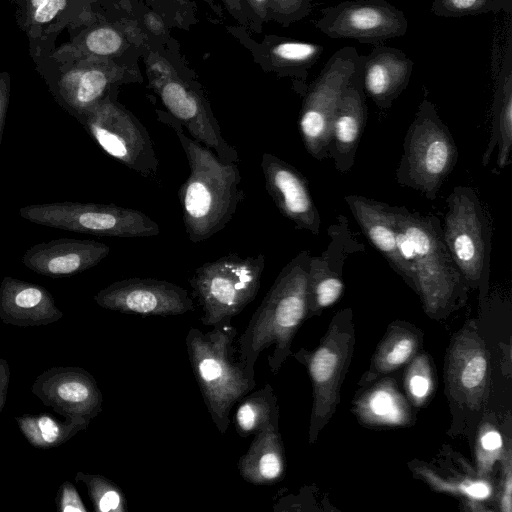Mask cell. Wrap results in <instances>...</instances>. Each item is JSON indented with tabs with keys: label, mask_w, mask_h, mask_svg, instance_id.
Instances as JSON below:
<instances>
[{
	"label": "cell",
	"mask_w": 512,
	"mask_h": 512,
	"mask_svg": "<svg viewBox=\"0 0 512 512\" xmlns=\"http://www.w3.org/2000/svg\"><path fill=\"white\" fill-rule=\"evenodd\" d=\"M419 474L431 487L437 491L448 492L458 496H463L469 501H483L492 495V486L486 479H464L447 480L436 475L430 469L421 466L416 468Z\"/></svg>",
	"instance_id": "cell-35"
},
{
	"label": "cell",
	"mask_w": 512,
	"mask_h": 512,
	"mask_svg": "<svg viewBox=\"0 0 512 512\" xmlns=\"http://www.w3.org/2000/svg\"><path fill=\"white\" fill-rule=\"evenodd\" d=\"M159 120L176 134L190 173L178 189L182 220L188 239L201 243L223 230L245 198L237 163H225L209 148L188 136L169 113Z\"/></svg>",
	"instance_id": "cell-1"
},
{
	"label": "cell",
	"mask_w": 512,
	"mask_h": 512,
	"mask_svg": "<svg viewBox=\"0 0 512 512\" xmlns=\"http://www.w3.org/2000/svg\"><path fill=\"white\" fill-rule=\"evenodd\" d=\"M457 158L454 139L435 105L428 99L422 100L404 139L397 182L434 200Z\"/></svg>",
	"instance_id": "cell-6"
},
{
	"label": "cell",
	"mask_w": 512,
	"mask_h": 512,
	"mask_svg": "<svg viewBox=\"0 0 512 512\" xmlns=\"http://www.w3.org/2000/svg\"><path fill=\"white\" fill-rule=\"evenodd\" d=\"M78 121L108 155L146 179L156 178L159 160L148 130L111 93Z\"/></svg>",
	"instance_id": "cell-10"
},
{
	"label": "cell",
	"mask_w": 512,
	"mask_h": 512,
	"mask_svg": "<svg viewBox=\"0 0 512 512\" xmlns=\"http://www.w3.org/2000/svg\"><path fill=\"white\" fill-rule=\"evenodd\" d=\"M76 482L85 484L93 508L97 512H126L127 500L121 488L112 480L100 474L78 471Z\"/></svg>",
	"instance_id": "cell-34"
},
{
	"label": "cell",
	"mask_w": 512,
	"mask_h": 512,
	"mask_svg": "<svg viewBox=\"0 0 512 512\" xmlns=\"http://www.w3.org/2000/svg\"><path fill=\"white\" fill-rule=\"evenodd\" d=\"M432 368L426 355L413 359L405 376V386L412 402L422 405L433 391Z\"/></svg>",
	"instance_id": "cell-37"
},
{
	"label": "cell",
	"mask_w": 512,
	"mask_h": 512,
	"mask_svg": "<svg viewBox=\"0 0 512 512\" xmlns=\"http://www.w3.org/2000/svg\"><path fill=\"white\" fill-rule=\"evenodd\" d=\"M260 167L265 189L280 213L297 229L318 236L321 219L306 178L294 166L269 152L262 154Z\"/></svg>",
	"instance_id": "cell-19"
},
{
	"label": "cell",
	"mask_w": 512,
	"mask_h": 512,
	"mask_svg": "<svg viewBox=\"0 0 512 512\" xmlns=\"http://www.w3.org/2000/svg\"><path fill=\"white\" fill-rule=\"evenodd\" d=\"M229 12L239 21H243V11L241 0H222Z\"/></svg>",
	"instance_id": "cell-45"
},
{
	"label": "cell",
	"mask_w": 512,
	"mask_h": 512,
	"mask_svg": "<svg viewBox=\"0 0 512 512\" xmlns=\"http://www.w3.org/2000/svg\"><path fill=\"white\" fill-rule=\"evenodd\" d=\"M511 489H512V476H511V451L507 450L503 462V479L501 484L500 494V507L503 512H511Z\"/></svg>",
	"instance_id": "cell-41"
},
{
	"label": "cell",
	"mask_w": 512,
	"mask_h": 512,
	"mask_svg": "<svg viewBox=\"0 0 512 512\" xmlns=\"http://www.w3.org/2000/svg\"><path fill=\"white\" fill-rule=\"evenodd\" d=\"M237 329L231 322L202 332L192 327L185 342L189 362L206 408L218 431L230 425V412L256 385L254 375L234 357Z\"/></svg>",
	"instance_id": "cell-4"
},
{
	"label": "cell",
	"mask_w": 512,
	"mask_h": 512,
	"mask_svg": "<svg viewBox=\"0 0 512 512\" xmlns=\"http://www.w3.org/2000/svg\"><path fill=\"white\" fill-rule=\"evenodd\" d=\"M264 267L263 253L232 252L196 268L188 282L202 308L201 322L211 327L231 322L256 298Z\"/></svg>",
	"instance_id": "cell-5"
},
{
	"label": "cell",
	"mask_w": 512,
	"mask_h": 512,
	"mask_svg": "<svg viewBox=\"0 0 512 512\" xmlns=\"http://www.w3.org/2000/svg\"><path fill=\"white\" fill-rule=\"evenodd\" d=\"M329 243L321 255L310 257L308 269V316L317 315L333 305L344 291L342 273L347 257L364 251L350 230L348 219L339 215L328 228Z\"/></svg>",
	"instance_id": "cell-17"
},
{
	"label": "cell",
	"mask_w": 512,
	"mask_h": 512,
	"mask_svg": "<svg viewBox=\"0 0 512 512\" xmlns=\"http://www.w3.org/2000/svg\"><path fill=\"white\" fill-rule=\"evenodd\" d=\"M391 210L407 285L430 317L447 316L464 305L469 287L448 251L440 220L403 206L391 205Z\"/></svg>",
	"instance_id": "cell-2"
},
{
	"label": "cell",
	"mask_w": 512,
	"mask_h": 512,
	"mask_svg": "<svg viewBox=\"0 0 512 512\" xmlns=\"http://www.w3.org/2000/svg\"><path fill=\"white\" fill-rule=\"evenodd\" d=\"M11 91V77L9 72H0V147L6 115L8 111L9 99Z\"/></svg>",
	"instance_id": "cell-42"
},
{
	"label": "cell",
	"mask_w": 512,
	"mask_h": 512,
	"mask_svg": "<svg viewBox=\"0 0 512 512\" xmlns=\"http://www.w3.org/2000/svg\"><path fill=\"white\" fill-rule=\"evenodd\" d=\"M70 33V40L56 47L54 51L72 56L103 59L117 54L123 45L122 36L111 26H96L80 33Z\"/></svg>",
	"instance_id": "cell-32"
},
{
	"label": "cell",
	"mask_w": 512,
	"mask_h": 512,
	"mask_svg": "<svg viewBox=\"0 0 512 512\" xmlns=\"http://www.w3.org/2000/svg\"><path fill=\"white\" fill-rule=\"evenodd\" d=\"M63 312L43 286L5 276L0 283V320L17 327L57 322Z\"/></svg>",
	"instance_id": "cell-24"
},
{
	"label": "cell",
	"mask_w": 512,
	"mask_h": 512,
	"mask_svg": "<svg viewBox=\"0 0 512 512\" xmlns=\"http://www.w3.org/2000/svg\"><path fill=\"white\" fill-rule=\"evenodd\" d=\"M163 105L190 134L225 163H239V154L222 135L219 122L200 92L172 77L154 85Z\"/></svg>",
	"instance_id": "cell-15"
},
{
	"label": "cell",
	"mask_w": 512,
	"mask_h": 512,
	"mask_svg": "<svg viewBox=\"0 0 512 512\" xmlns=\"http://www.w3.org/2000/svg\"><path fill=\"white\" fill-rule=\"evenodd\" d=\"M18 27L25 33L33 59L52 52L64 28L82 20L83 0H10Z\"/></svg>",
	"instance_id": "cell-20"
},
{
	"label": "cell",
	"mask_w": 512,
	"mask_h": 512,
	"mask_svg": "<svg viewBox=\"0 0 512 512\" xmlns=\"http://www.w3.org/2000/svg\"><path fill=\"white\" fill-rule=\"evenodd\" d=\"M109 253L110 247L102 242L60 238L30 247L22 257V263L46 277H67L96 266Z\"/></svg>",
	"instance_id": "cell-22"
},
{
	"label": "cell",
	"mask_w": 512,
	"mask_h": 512,
	"mask_svg": "<svg viewBox=\"0 0 512 512\" xmlns=\"http://www.w3.org/2000/svg\"><path fill=\"white\" fill-rule=\"evenodd\" d=\"M310 257L309 251H300L281 269L239 336V360L249 374L254 375L259 355L272 345L268 365L274 374L291 354L292 340L308 314Z\"/></svg>",
	"instance_id": "cell-3"
},
{
	"label": "cell",
	"mask_w": 512,
	"mask_h": 512,
	"mask_svg": "<svg viewBox=\"0 0 512 512\" xmlns=\"http://www.w3.org/2000/svg\"><path fill=\"white\" fill-rule=\"evenodd\" d=\"M10 381V367L8 362L0 358V413L6 402Z\"/></svg>",
	"instance_id": "cell-43"
},
{
	"label": "cell",
	"mask_w": 512,
	"mask_h": 512,
	"mask_svg": "<svg viewBox=\"0 0 512 512\" xmlns=\"http://www.w3.org/2000/svg\"><path fill=\"white\" fill-rule=\"evenodd\" d=\"M277 398L270 384L245 395L234 414L236 432L242 438L278 427Z\"/></svg>",
	"instance_id": "cell-31"
},
{
	"label": "cell",
	"mask_w": 512,
	"mask_h": 512,
	"mask_svg": "<svg viewBox=\"0 0 512 512\" xmlns=\"http://www.w3.org/2000/svg\"><path fill=\"white\" fill-rule=\"evenodd\" d=\"M431 12L439 17L460 18L484 13L511 14L512 0H433Z\"/></svg>",
	"instance_id": "cell-36"
},
{
	"label": "cell",
	"mask_w": 512,
	"mask_h": 512,
	"mask_svg": "<svg viewBox=\"0 0 512 512\" xmlns=\"http://www.w3.org/2000/svg\"><path fill=\"white\" fill-rule=\"evenodd\" d=\"M359 61L354 47L338 49L304 92L299 131L305 149L316 160L328 158L331 119Z\"/></svg>",
	"instance_id": "cell-12"
},
{
	"label": "cell",
	"mask_w": 512,
	"mask_h": 512,
	"mask_svg": "<svg viewBox=\"0 0 512 512\" xmlns=\"http://www.w3.org/2000/svg\"><path fill=\"white\" fill-rule=\"evenodd\" d=\"M15 421L27 441L39 449L58 447L78 432L86 430L90 421L83 417H65L63 421L50 414H24Z\"/></svg>",
	"instance_id": "cell-30"
},
{
	"label": "cell",
	"mask_w": 512,
	"mask_h": 512,
	"mask_svg": "<svg viewBox=\"0 0 512 512\" xmlns=\"http://www.w3.org/2000/svg\"><path fill=\"white\" fill-rule=\"evenodd\" d=\"M354 340L353 313L347 308L334 315L326 334L313 351L295 354L298 361L306 365L312 382L311 444L316 441L339 403V390L351 361Z\"/></svg>",
	"instance_id": "cell-8"
},
{
	"label": "cell",
	"mask_w": 512,
	"mask_h": 512,
	"mask_svg": "<svg viewBox=\"0 0 512 512\" xmlns=\"http://www.w3.org/2000/svg\"><path fill=\"white\" fill-rule=\"evenodd\" d=\"M361 65L365 95L388 109L407 87L414 62L398 48L375 44L368 55H361Z\"/></svg>",
	"instance_id": "cell-23"
},
{
	"label": "cell",
	"mask_w": 512,
	"mask_h": 512,
	"mask_svg": "<svg viewBox=\"0 0 512 512\" xmlns=\"http://www.w3.org/2000/svg\"><path fill=\"white\" fill-rule=\"evenodd\" d=\"M489 360L474 323L454 337L446 361L445 378L450 395L470 409H479L488 386Z\"/></svg>",
	"instance_id": "cell-18"
},
{
	"label": "cell",
	"mask_w": 512,
	"mask_h": 512,
	"mask_svg": "<svg viewBox=\"0 0 512 512\" xmlns=\"http://www.w3.org/2000/svg\"><path fill=\"white\" fill-rule=\"evenodd\" d=\"M365 96L360 55L359 64L339 100L330 123L327 155L340 173L349 172L354 164L367 118Z\"/></svg>",
	"instance_id": "cell-21"
},
{
	"label": "cell",
	"mask_w": 512,
	"mask_h": 512,
	"mask_svg": "<svg viewBox=\"0 0 512 512\" xmlns=\"http://www.w3.org/2000/svg\"><path fill=\"white\" fill-rule=\"evenodd\" d=\"M359 418L370 425L399 426L409 423L411 412L391 379L372 386L356 402Z\"/></svg>",
	"instance_id": "cell-28"
},
{
	"label": "cell",
	"mask_w": 512,
	"mask_h": 512,
	"mask_svg": "<svg viewBox=\"0 0 512 512\" xmlns=\"http://www.w3.org/2000/svg\"><path fill=\"white\" fill-rule=\"evenodd\" d=\"M322 45L296 40H282L270 49V59L283 73L306 80L308 69L320 58Z\"/></svg>",
	"instance_id": "cell-33"
},
{
	"label": "cell",
	"mask_w": 512,
	"mask_h": 512,
	"mask_svg": "<svg viewBox=\"0 0 512 512\" xmlns=\"http://www.w3.org/2000/svg\"><path fill=\"white\" fill-rule=\"evenodd\" d=\"M32 393L64 417L91 421L102 411L103 395L91 373L82 367L58 366L44 370L34 380Z\"/></svg>",
	"instance_id": "cell-16"
},
{
	"label": "cell",
	"mask_w": 512,
	"mask_h": 512,
	"mask_svg": "<svg viewBox=\"0 0 512 512\" xmlns=\"http://www.w3.org/2000/svg\"><path fill=\"white\" fill-rule=\"evenodd\" d=\"M502 451L503 440L500 432L491 426H485L479 434L476 447L479 475L484 477L490 473L493 465L500 458Z\"/></svg>",
	"instance_id": "cell-38"
},
{
	"label": "cell",
	"mask_w": 512,
	"mask_h": 512,
	"mask_svg": "<svg viewBox=\"0 0 512 512\" xmlns=\"http://www.w3.org/2000/svg\"><path fill=\"white\" fill-rule=\"evenodd\" d=\"M270 9L282 20L295 21L307 16L311 11V0H270Z\"/></svg>",
	"instance_id": "cell-39"
},
{
	"label": "cell",
	"mask_w": 512,
	"mask_h": 512,
	"mask_svg": "<svg viewBox=\"0 0 512 512\" xmlns=\"http://www.w3.org/2000/svg\"><path fill=\"white\" fill-rule=\"evenodd\" d=\"M315 26L332 39L375 45L405 35L408 20L386 0H345L323 8Z\"/></svg>",
	"instance_id": "cell-13"
},
{
	"label": "cell",
	"mask_w": 512,
	"mask_h": 512,
	"mask_svg": "<svg viewBox=\"0 0 512 512\" xmlns=\"http://www.w3.org/2000/svg\"><path fill=\"white\" fill-rule=\"evenodd\" d=\"M448 251L467 286L484 291L490 274L492 227L475 190L456 186L447 198L442 226Z\"/></svg>",
	"instance_id": "cell-7"
},
{
	"label": "cell",
	"mask_w": 512,
	"mask_h": 512,
	"mask_svg": "<svg viewBox=\"0 0 512 512\" xmlns=\"http://www.w3.org/2000/svg\"><path fill=\"white\" fill-rule=\"evenodd\" d=\"M254 13L261 19H265L270 9V0H246Z\"/></svg>",
	"instance_id": "cell-44"
},
{
	"label": "cell",
	"mask_w": 512,
	"mask_h": 512,
	"mask_svg": "<svg viewBox=\"0 0 512 512\" xmlns=\"http://www.w3.org/2000/svg\"><path fill=\"white\" fill-rule=\"evenodd\" d=\"M33 61L55 101L77 120L109 95L119 79L116 70L100 58L53 50Z\"/></svg>",
	"instance_id": "cell-11"
},
{
	"label": "cell",
	"mask_w": 512,
	"mask_h": 512,
	"mask_svg": "<svg viewBox=\"0 0 512 512\" xmlns=\"http://www.w3.org/2000/svg\"><path fill=\"white\" fill-rule=\"evenodd\" d=\"M344 200L366 238L408 284L407 270L397 245L391 205L355 194L346 195Z\"/></svg>",
	"instance_id": "cell-25"
},
{
	"label": "cell",
	"mask_w": 512,
	"mask_h": 512,
	"mask_svg": "<svg viewBox=\"0 0 512 512\" xmlns=\"http://www.w3.org/2000/svg\"><path fill=\"white\" fill-rule=\"evenodd\" d=\"M490 137L482 156V165L487 166L495 150L496 165L505 168L510 161L512 149V45L509 34L507 50L497 75L491 109Z\"/></svg>",
	"instance_id": "cell-26"
},
{
	"label": "cell",
	"mask_w": 512,
	"mask_h": 512,
	"mask_svg": "<svg viewBox=\"0 0 512 512\" xmlns=\"http://www.w3.org/2000/svg\"><path fill=\"white\" fill-rule=\"evenodd\" d=\"M241 477L254 485H271L285 472V454L278 427L254 435L247 452L237 463Z\"/></svg>",
	"instance_id": "cell-27"
},
{
	"label": "cell",
	"mask_w": 512,
	"mask_h": 512,
	"mask_svg": "<svg viewBox=\"0 0 512 512\" xmlns=\"http://www.w3.org/2000/svg\"><path fill=\"white\" fill-rule=\"evenodd\" d=\"M55 503L59 512L88 511L76 487L70 481H64L60 485L55 497Z\"/></svg>",
	"instance_id": "cell-40"
},
{
	"label": "cell",
	"mask_w": 512,
	"mask_h": 512,
	"mask_svg": "<svg viewBox=\"0 0 512 512\" xmlns=\"http://www.w3.org/2000/svg\"><path fill=\"white\" fill-rule=\"evenodd\" d=\"M421 335L415 328L402 324H393L376 349L375 355L361 384H369L379 376L385 375L408 362L417 352Z\"/></svg>",
	"instance_id": "cell-29"
},
{
	"label": "cell",
	"mask_w": 512,
	"mask_h": 512,
	"mask_svg": "<svg viewBox=\"0 0 512 512\" xmlns=\"http://www.w3.org/2000/svg\"><path fill=\"white\" fill-rule=\"evenodd\" d=\"M19 214L38 225L96 236L144 238L160 233L158 223L142 211L114 204H30L21 207Z\"/></svg>",
	"instance_id": "cell-9"
},
{
	"label": "cell",
	"mask_w": 512,
	"mask_h": 512,
	"mask_svg": "<svg viewBox=\"0 0 512 512\" xmlns=\"http://www.w3.org/2000/svg\"><path fill=\"white\" fill-rule=\"evenodd\" d=\"M95 302L102 308L142 316H176L194 310L188 291L169 281L132 277L98 291Z\"/></svg>",
	"instance_id": "cell-14"
}]
</instances>
